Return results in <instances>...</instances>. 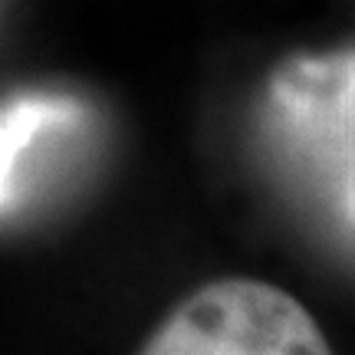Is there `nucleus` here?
Instances as JSON below:
<instances>
[{
  "mask_svg": "<svg viewBox=\"0 0 355 355\" xmlns=\"http://www.w3.org/2000/svg\"><path fill=\"white\" fill-rule=\"evenodd\" d=\"M263 122L290 178L355 243V53L283 63L270 76Z\"/></svg>",
  "mask_w": 355,
  "mask_h": 355,
  "instance_id": "1",
  "label": "nucleus"
},
{
  "mask_svg": "<svg viewBox=\"0 0 355 355\" xmlns=\"http://www.w3.org/2000/svg\"><path fill=\"white\" fill-rule=\"evenodd\" d=\"M145 355H309L329 352L316 319L286 290L217 279L178 303L141 343Z\"/></svg>",
  "mask_w": 355,
  "mask_h": 355,
  "instance_id": "2",
  "label": "nucleus"
},
{
  "mask_svg": "<svg viewBox=\"0 0 355 355\" xmlns=\"http://www.w3.org/2000/svg\"><path fill=\"white\" fill-rule=\"evenodd\" d=\"M83 102L60 92H24L0 105V217L13 214L26 198V181L40 148L83 125Z\"/></svg>",
  "mask_w": 355,
  "mask_h": 355,
  "instance_id": "3",
  "label": "nucleus"
}]
</instances>
